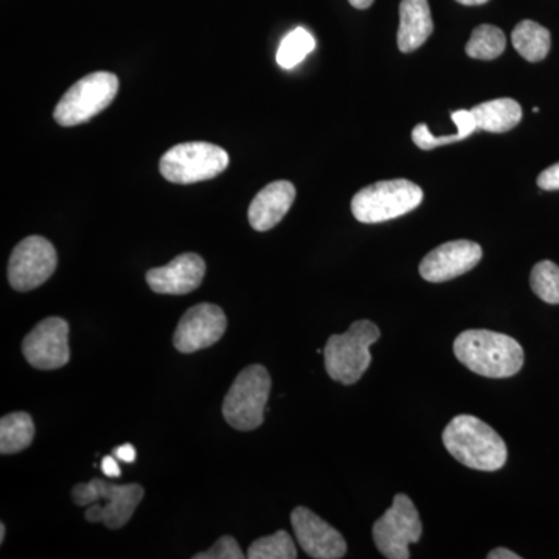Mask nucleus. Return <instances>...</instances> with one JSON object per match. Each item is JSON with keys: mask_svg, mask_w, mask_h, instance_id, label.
I'll return each mask as SVG.
<instances>
[{"mask_svg": "<svg viewBox=\"0 0 559 559\" xmlns=\"http://www.w3.org/2000/svg\"><path fill=\"white\" fill-rule=\"evenodd\" d=\"M471 112L476 119L477 130L496 134L513 130L522 120L521 105L511 98L480 103L479 106H474Z\"/></svg>", "mask_w": 559, "mask_h": 559, "instance_id": "a211bd4d", "label": "nucleus"}, {"mask_svg": "<svg viewBox=\"0 0 559 559\" xmlns=\"http://www.w3.org/2000/svg\"><path fill=\"white\" fill-rule=\"evenodd\" d=\"M538 187L546 191L559 190V162L540 173L538 176Z\"/></svg>", "mask_w": 559, "mask_h": 559, "instance_id": "bb28decb", "label": "nucleus"}, {"mask_svg": "<svg viewBox=\"0 0 559 559\" xmlns=\"http://www.w3.org/2000/svg\"><path fill=\"white\" fill-rule=\"evenodd\" d=\"M205 261L193 252L182 253L162 267L146 272V283L156 294L186 296L200 288L205 277Z\"/></svg>", "mask_w": 559, "mask_h": 559, "instance_id": "2eb2a0df", "label": "nucleus"}, {"mask_svg": "<svg viewBox=\"0 0 559 559\" xmlns=\"http://www.w3.org/2000/svg\"><path fill=\"white\" fill-rule=\"evenodd\" d=\"M459 3H462V5H484V3H487L488 0H457Z\"/></svg>", "mask_w": 559, "mask_h": 559, "instance_id": "2f4dec72", "label": "nucleus"}, {"mask_svg": "<svg viewBox=\"0 0 559 559\" xmlns=\"http://www.w3.org/2000/svg\"><path fill=\"white\" fill-rule=\"evenodd\" d=\"M294 535L308 557L316 559H340L347 555V543L329 522L312 513L307 507H297L290 513Z\"/></svg>", "mask_w": 559, "mask_h": 559, "instance_id": "ddd939ff", "label": "nucleus"}, {"mask_svg": "<svg viewBox=\"0 0 559 559\" xmlns=\"http://www.w3.org/2000/svg\"><path fill=\"white\" fill-rule=\"evenodd\" d=\"M114 454H116V457H119L121 462L124 463H132L135 460V448L132 447V444H123V447L117 448V450H114Z\"/></svg>", "mask_w": 559, "mask_h": 559, "instance_id": "c85d7f7f", "label": "nucleus"}, {"mask_svg": "<svg viewBox=\"0 0 559 559\" xmlns=\"http://www.w3.org/2000/svg\"><path fill=\"white\" fill-rule=\"evenodd\" d=\"M57 249L44 237H28L13 249L9 263L11 288L27 293L39 288L57 271Z\"/></svg>", "mask_w": 559, "mask_h": 559, "instance_id": "9d476101", "label": "nucleus"}, {"mask_svg": "<svg viewBox=\"0 0 559 559\" xmlns=\"http://www.w3.org/2000/svg\"><path fill=\"white\" fill-rule=\"evenodd\" d=\"M22 353L38 370H58L69 364V323L61 318L39 322L22 342Z\"/></svg>", "mask_w": 559, "mask_h": 559, "instance_id": "9b49d317", "label": "nucleus"}, {"mask_svg": "<svg viewBox=\"0 0 559 559\" xmlns=\"http://www.w3.org/2000/svg\"><path fill=\"white\" fill-rule=\"evenodd\" d=\"M246 557L250 559H296V544L288 532L280 530L274 535L253 540Z\"/></svg>", "mask_w": 559, "mask_h": 559, "instance_id": "b1692460", "label": "nucleus"}, {"mask_svg": "<svg viewBox=\"0 0 559 559\" xmlns=\"http://www.w3.org/2000/svg\"><path fill=\"white\" fill-rule=\"evenodd\" d=\"M226 330L227 318L218 305L200 304L179 320L173 344L178 352L190 355L215 345Z\"/></svg>", "mask_w": 559, "mask_h": 559, "instance_id": "f8f14e48", "label": "nucleus"}, {"mask_svg": "<svg viewBox=\"0 0 559 559\" xmlns=\"http://www.w3.org/2000/svg\"><path fill=\"white\" fill-rule=\"evenodd\" d=\"M452 120L457 124V134L443 135V138H436L430 134L428 127L425 123L417 124L412 131V140L415 145L423 151L437 148V146L450 145V143L460 142V140L468 139L474 131L477 130L476 119H474L471 110H457L452 112Z\"/></svg>", "mask_w": 559, "mask_h": 559, "instance_id": "412c9836", "label": "nucleus"}, {"mask_svg": "<svg viewBox=\"0 0 559 559\" xmlns=\"http://www.w3.org/2000/svg\"><path fill=\"white\" fill-rule=\"evenodd\" d=\"M454 353L463 366L492 380L514 377L524 366L520 342L496 331H463L454 341Z\"/></svg>", "mask_w": 559, "mask_h": 559, "instance_id": "f257e3e1", "label": "nucleus"}, {"mask_svg": "<svg viewBox=\"0 0 559 559\" xmlns=\"http://www.w3.org/2000/svg\"><path fill=\"white\" fill-rule=\"evenodd\" d=\"M226 150L207 142H187L173 146L162 156L159 170L168 182L189 186L219 176L229 167Z\"/></svg>", "mask_w": 559, "mask_h": 559, "instance_id": "0eeeda50", "label": "nucleus"}, {"mask_svg": "<svg viewBox=\"0 0 559 559\" xmlns=\"http://www.w3.org/2000/svg\"><path fill=\"white\" fill-rule=\"evenodd\" d=\"M484 250L477 242L457 240L430 250L419 264V274L430 283H443L460 277L480 263Z\"/></svg>", "mask_w": 559, "mask_h": 559, "instance_id": "4468645a", "label": "nucleus"}, {"mask_svg": "<svg viewBox=\"0 0 559 559\" xmlns=\"http://www.w3.org/2000/svg\"><path fill=\"white\" fill-rule=\"evenodd\" d=\"M423 190L406 179L381 180L355 194L352 212L359 223L378 224L400 218L421 204Z\"/></svg>", "mask_w": 559, "mask_h": 559, "instance_id": "423d86ee", "label": "nucleus"}, {"mask_svg": "<svg viewBox=\"0 0 559 559\" xmlns=\"http://www.w3.org/2000/svg\"><path fill=\"white\" fill-rule=\"evenodd\" d=\"M296 200V187L289 180H275L253 198L249 207V223L257 231H267L285 218Z\"/></svg>", "mask_w": 559, "mask_h": 559, "instance_id": "dca6fc26", "label": "nucleus"}, {"mask_svg": "<svg viewBox=\"0 0 559 559\" xmlns=\"http://www.w3.org/2000/svg\"><path fill=\"white\" fill-rule=\"evenodd\" d=\"M381 331L370 320H358L344 334H334L323 349L326 373L333 381L349 385L358 382L371 364L370 347Z\"/></svg>", "mask_w": 559, "mask_h": 559, "instance_id": "20e7f679", "label": "nucleus"}, {"mask_svg": "<svg viewBox=\"0 0 559 559\" xmlns=\"http://www.w3.org/2000/svg\"><path fill=\"white\" fill-rule=\"evenodd\" d=\"M348 2L352 3V7H355V9L367 10L373 5L374 0H348Z\"/></svg>", "mask_w": 559, "mask_h": 559, "instance_id": "7c9ffc66", "label": "nucleus"}, {"mask_svg": "<svg viewBox=\"0 0 559 559\" xmlns=\"http://www.w3.org/2000/svg\"><path fill=\"white\" fill-rule=\"evenodd\" d=\"M119 79L110 72H94L84 76L62 95L55 108V121L66 128L86 123L109 108L119 94Z\"/></svg>", "mask_w": 559, "mask_h": 559, "instance_id": "6e6552de", "label": "nucleus"}, {"mask_svg": "<svg viewBox=\"0 0 559 559\" xmlns=\"http://www.w3.org/2000/svg\"><path fill=\"white\" fill-rule=\"evenodd\" d=\"M488 559H521L520 555L509 549H495L489 551Z\"/></svg>", "mask_w": 559, "mask_h": 559, "instance_id": "c756f323", "label": "nucleus"}, {"mask_svg": "<svg viewBox=\"0 0 559 559\" xmlns=\"http://www.w3.org/2000/svg\"><path fill=\"white\" fill-rule=\"evenodd\" d=\"M271 385L270 371L260 364L240 371L223 403L227 425L242 432L260 428L270 401Z\"/></svg>", "mask_w": 559, "mask_h": 559, "instance_id": "39448f33", "label": "nucleus"}, {"mask_svg": "<svg viewBox=\"0 0 559 559\" xmlns=\"http://www.w3.org/2000/svg\"><path fill=\"white\" fill-rule=\"evenodd\" d=\"M316 49V39L305 28H296L285 36L280 44L277 62L283 69H293L300 64L312 50Z\"/></svg>", "mask_w": 559, "mask_h": 559, "instance_id": "5701e85b", "label": "nucleus"}, {"mask_svg": "<svg viewBox=\"0 0 559 559\" xmlns=\"http://www.w3.org/2000/svg\"><path fill=\"white\" fill-rule=\"evenodd\" d=\"M511 43L524 60L539 62L549 55L550 32L533 21H522L511 33Z\"/></svg>", "mask_w": 559, "mask_h": 559, "instance_id": "6ab92c4d", "label": "nucleus"}, {"mask_svg": "<svg viewBox=\"0 0 559 559\" xmlns=\"http://www.w3.org/2000/svg\"><path fill=\"white\" fill-rule=\"evenodd\" d=\"M102 471L106 477H120L121 474L119 463L110 455L102 460Z\"/></svg>", "mask_w": 559, "mask_h": 559, "instance_id": "cd10ccee", "label": "nucleus"}, {"mask_svg": "<svg viewBox=\"0 0 559 559\" xmlns=\"http://www.w3.org/2000/svg\"><path fill=\"white\" fill-rule=\"evenodd\" d=\"M194 559H242L245 554L240 549V544L231 536H221L212 549L201 551L194 555Z\"/></svg>", "mask_w": 559, "mask_h": 559, "instance_id": "a878e982", "label": "nucleus"}, {"mask_svg": "<svg viewBox=\"0 0 559 559\" xmlns=\"http://www.w3.org/2000/svg\"><path fill=\"white\" fill-rule=\"evenodd\" d=\"M530 286L540 300L559 305V266L554 261H540L533 267Z\"/></svg>", "mask_w": 559, "mask_h": 559, "instance_id": "393cba45", "label": "nucleus"}, {"mask_svg": "<svg viewBox=\"0 0 559 559\" xmlns=\"http://www.w3.org/2000/svg\"><path fill=\"white\" fill-rule=\"evenodd\" d=\"M5 524H0V544H3V540H5Z\"/></svg>", "mask_w": 559, "mask_h": 559, "instance_id": "473e14b6", "label": "nucleus"}, {"mask_svg": "<svg viewBox=\"0 0 559 559\" xmlns=\"http://www.w3.org/2000/svg\"><path fill=\"white\" fill-rule=\"evenodd\" d=\"M507 39L496 25H479L466 44V53L474 60L491 61L506 51Z\"/></svg>", "mask_w": 559, "mask_h": 559, "instance_id": "4be33fe9", "label": "nucleus"}, {"mask_svg": "<svg viewBox=\"0 0 559 559\" xmlns=\"http://www.w3.org/2000/svg\"><path fill=\"white\" fill-rule=\"evenodd\" d=\"M433 32L428 0H401L399 49L403 53L419 49Z\"/></svg>", "mask_w": 559, "mask_h": 559, "instance_id": "f3484780", "label": "nucleus"}, {"mask_svg": "<svg viewBox=\"0 0 559 559\" xmlns=\"http://www.w3.org/2000/svg\"><path fill=\"white\" fill-rule=\"evenodd\" d=\"M441 439L452 457L468 468L498 471L509 459L502 437L473 415H457L452 418Z\"/></svg>", "mask_w": 559, "mask_h": 559, "instance_id": "f03ea898", "label": "nucleus"}, {"mask_svg": "<svg viewBox=\"0 0 559 559\" xmlns=\"http://www.w3.org/2000/svg\"><path fill=\"white\" fill-rule=\"evenodd\" d=\"M421 533L418 511L403 492L395 496L392 507L373 525L374 544L389 559H409V546L418 543Z\"/></svg>", "mask_w": 559, "mask_h": 559, "instance_id": "1a4fd4ad", "label": "nucleus"}, {"mask_svg": "<svg viewBox=\"0 0 559 559\" xmlns=\"http://www.w3.org/2000/svg\"><path fill=\"white\" fill-rule=\"evenodd\" d=\"M145 496L139 484L116 485L94 479L75 485L72 499L75 506L87 507L86 516L91 524H105L110 530L124 527Z\"/></svg>", "mask_w": 559, "mask_h": 559, "instance_id": "7ed1b4c3", "label": "nucleus"}, {"mask_svg": "<svg viewBox=\"0 0 559 559\" xmlns=\"http://www.w3.org/2000/svg\"><path fill=\"white\" fill-rule=\"evenodd\" d=\"M35 439V423L25 412H14L0 419V454L27 450Z\"/></svg>", "mask_w": 559, "mask_h": 559, "instance_id": "aec40b11", "label": "nucleus"}]
</instances>
